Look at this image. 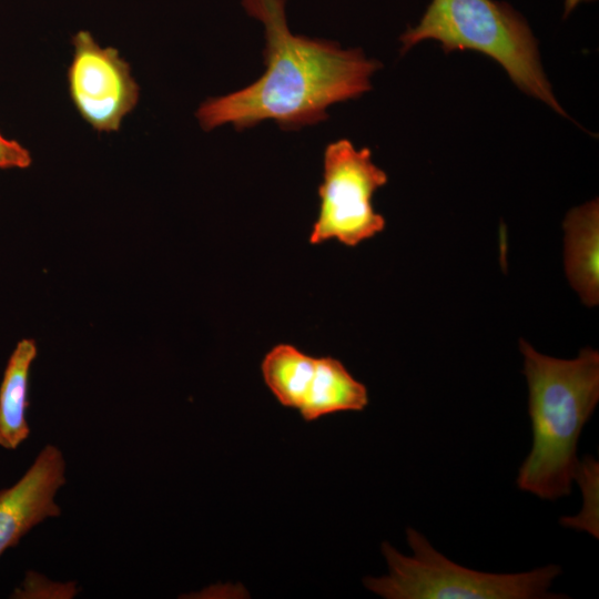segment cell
Listing matches in <instances>:
<instances>
[{
  "label": "cell",
  "mask_w": 599,
  "mask_h": 599,
  "mask_svg": "<svg viewBox=\"0 0 599 599\" xmlns=\"http://www.w3.org/2000/svg\"><path fill=\"white\" fill-rule=\"evenodd\" d=\"M38 354L32 338H22L12 351L0 384V446L17 449L30 435L27 422L30 368Z\"/></svg>",
  "instance_id": "cell-9"
},
{
  "label": "cell",
  "mask_w": 599,
  "mask_h": 599,
  "mask_svg": "<svg viewBox=\"0 0 599 599\" xmlns=\"http://www.w3.org/2000/svg\"><path fill=\"white\" fill-rule=\"evenodd\" d=\"M529 389L532 446L516 485L541 499L568 496L579 477V436L599 402V353L582 348L573 359L537 352L520 339Z\"/></svg>",
  "instance_id": "cell-2"
},
{
  "label": "cell",
  "mask_w": 599,
  "mask_h": 599,
  "mask_svg": "<svg viewBox=\"0 0 599 599\" xmlns=\"http://www.w3.org/2000/svg\"><path fill=\"white\" fill-rule=\"evenodd\" d=\"M386 183L387 174L372 161L368 148L357 150L347 139L327 144L309 243L336 240L356 246L382 232L385 219L375 212L372 199Z\"/></svg>",
  "instance_id": "cell-5"
},
{
  "label": "cell",
  "mask_w": 599,
  "mask_h": 599,
  "mask_svg": "<svg viewBox=\"0 0 599 599\" xmlns=\"http://www.w3.org/2000/svg\"><path fill=\"white\" fill-rule=\"evenodd\" d=\"M405 556L390 544H382L388 573L367 577L364 585L386 599H559L549 592L561 573L548 565L518 573H491L460 566L436 550L419 531L407 528Z\"/></svg>",
  "instance_id": "cell-4"
},
{
  "label": "cell",
  "mask_w": 599,
  "mask_h": 599,
  "mask_svg": "<svg viewBox=\"0 0 599 599\" xmlns=\"http://www.w3.org/2000/svg\"><path fill=\"white\" fill-rule=\"evenodd\" d=\"M31 163V154L23 145L0 133V169H26Z\"/></svg>",
  "instance_id": "cell-12"
},
{
  "label": "cell",
  "mask_w": 599,
  "mask_h": 599,
  "mask_svg": "<svg viewBox=\"0 0 599 599\" xmlns=\"http://www.w3.org/2000/svg\"><path fill=\"white\" fill-rule=\"evenodd\" d=\"M368 404L366 386L332 356L316 357L313 379L300 414L306 422L339 412H361Z\"/></svg>",
  "instance_id": "cell-10"
},
{
  "label": "cell",
  "mask_w": 599,
  "mask_h": 599,
  "mask_svg": "<svg viewBox=\"0 0 599 599\" xmlns=\"http://www.w3.org/2000/svg\"><path fill=\"white\" fill-rule=\"evenodd\" d=\"M426 40L445 52L471 50L498 62L525 93L567 116L540 63L537 41L526 19L496 0H432L415 27L402 35V53Z\"/></svg>",
  "instance_id": "cell-3"
},
{
  "label": "cell",
  "mask_w": 599,
  "mask_h": 599,
  "mask_svg": "<svg viewBox=\"0 0 599 599\" xmlns=\"http://www.w3.org/2000/svg\"><path fill=\"white\" fill-rule=\"evenodd\" d=\"M242 6L263 26L265 72L236 92L201 103L195 115L203 130L232 123L242 131L266 120L282 130H297L328 119L329 105L372 89L370 78L380 63L361 49L293 34L286 0H242Z\"/></svg>",
  "instance_id": "cell-1"
},
{
  "label": "cell",
  "mask_w": 599,
  "mask_h": 599,
  "mask_svg": "<svg viewBox=\"0 0 599 599\" xmlns=\"http://www.w3.org/2000/svg\"><path fill=\"white\" fill-rule=\"evenodd\" d=\"M64 471L62 453L47 445L13 486L0 490V556L34 526L60 516L54 496L65 484Z\"/></svg>",
  "instance_id": "cell-7"
},
{
  "label": "cell",
  "mask_w": 599,
  "mask_h": 599,
  "mask_svg": "<svg viewBox=\"0 0 599 599\" xmlns=\"http://www.w3.org/2000/svg\"><path fill=\"white\" fill-rule=\"evenodd\" d=\"M68 90L81 118L98 132H116L136 106L140 88L116 49L102 48L89 31L72 38Z\"/></svg>",
  "instance_id": "cell-6"
},
{
  "label": "cell",
  "mask_w": 599,
  "mask_h": 599,
  "mask_svg": "<svg viewBox=\"0 0 599 599\" xmlns=\"http://www.w3.org/2000/svg\"><path fill=\"white\" fill-rule=\"evenodd\" d=\"M316 357L294 345L277 344L264 356L261 372L267 388L276 400L286 408L297 409L303 405L314 376Z\"/></svg>",
  "instance_id": "cell-11"
},
{
  "label": "cell",
  "mask_w": 599,
  "mask_h": 599,
  "mask_svg": "<svg viewBox=\"0 0 599 599\" xmlns=\"http://www.w3.org/2000/svg\"><path fill=\"white\" fill-rule=\"evenodd\" d=\"M567 277L588 306L599 301V206L593 200L571 210L564 222Z\"/></svg>",
  "instance_id": "cell-8"
}]
</instances>
